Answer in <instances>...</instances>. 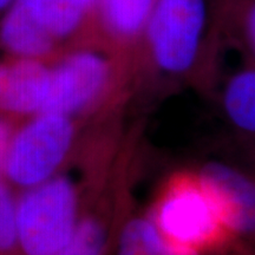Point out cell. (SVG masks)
I'll use <instances>...</instances> for the list:
<instances>
[{
  "label": "cell",
  "instance_id": "7c38bea8",
  "mask_svg": "<svg viewBox=\"0 0 255 255\" xmlns=\"http://www.w3.org/2000/svg\"><path fill=\"white\" fill-rule=\"evenodd\" d=\"M163 238L151 216L135 218L124 226L119 255H161Z\"/></svg>",
  "mask_w": 255,
  "mask_h": 255
},
{
  "label": "cell",
  "instance_id": "ac0fdd59",
  "mask_svg": "<svg viewBox=\"0 0 255 255\" xmlns=\"http://www.w3.org/2000/svg\"><path fill=\"white\" fill-rule=\"evenodd\" d=\"M13 2L14 0H0V21L5 17V14L7 13V11Z\"/></svg>",
  "mask_w": 255,
  "mask_h": 255
},
{
  "label": "cell",
  "instance_id": "4fadbf2b",
  "mask_svg": "<svg viewBox=\"0 0 255 255\" xmlns=\"http://www.w3.org/2000/svg\"><path fill=\"white\" fill-rule=\"evenodd\" d=\"M105 244L104 226L100 220L87 218L78 222L71 240L56 255H103Z\"/></svg>",
  "mask_w": 255,
  "mask_h": 255
},
{
  "label": "cell",
  "instance_id": "30bf717a",
  "mask_svg": "<svg viewBox=\"0 0 255 255\" xmlns=\"http://www.w3.org/2000/svg\"><path fill=\"white\" fill-rule=\"evenodd\" d=\"M214 89L227 123L245 142L255 141V63L240 58Z\"/></svg>",
  "mask_w": 255,
  "mask_h": 255
},
{
  "label": "cell",
  "instance_id": "8992f818",
  "mask_svg": "<svg viewBox=\"0 0 255 255\" xmlns=\"http://www.w3.org/2000/svg\"><path fill=\"white\" fill-rule=\"evenodd\" d=\"M73 139L72 117L56 113L31 116L23 127L15 129L2 176L24 189L45 182L65 161Z\"/></svg>",
  "mask_w": 255,
  "mask_h": 255
},
{
  "label": "cell",
  "instance_id": "2e32d148",
  "mask_svg": "<svg viewBox=\"0 0 255 255\" xmlns=\"http://www.w3.org/2000/svg\"><path fill=\"white\" fill-rule=\"evenodd\" d=\"M161 255H202L200 252L191 248L180 246V245L171 244L163 239V247H162Z\"/></svg>",
  "mask_w": 255,
  "mask_h": 255
},
{
  "label": "cell",
  "instance_id": "e0dca14e",
  "mask_svg": "<svg viewBox=\"0 0 255 255\" xmlns=\"http://www.w3.org/2000/svg\"><path fill=\"white\" fill-rule=\"evenodd\" d=\"M232 255H255V248L248 247V245H241L233 250Z\"/></svg>",
  "mask_w": 255,
  "mask_h": 255
},
{
  "label": "cell",
  "instance_id": "7a4b0ae2",
  "mask_svg": "<svg viewBox=\"0 0 255 255\" xmlns=\"http://www.w3.org/2000/svg\"><path fill=\"white\" fill-rule=\"evenodd\" d=\"M150 216L165 241L202 255L242 245L225 196L200 170L169 177Z\"/></svg>",
  "mask_w": 255,
  "mask_h": 255
},
{
  "label": "cell",
  "instance_id": "3957f363",
  "mask_svg": "<svg viewBox=\"0 0 255 255\" xmlns=\"http://www.w3.org/2000/svg\"><path fill=\"white\" fill-rule=\"evenodd\" d=\"M98 0H14L0 21V49L15 58L51 60L94 38Z\"/></svg>",
  "mask_w": 255,
  "mask_h": 255
},
{
  "label": "cell",
  "instance_id": "277c9868",
  "mask_svg": "<svg viewBox=\"0 0 255 255\" xmlns=\"http://www.w3.org/2000/svg\"><path fill=\"white\" fill-rule=\"evenodd\" d=\"M130 59L91 38L51 59L44 113L75 116L96 107L122 84Z\"/></svg>",
  "mask_w": 255,
  "mask_h": 255
},
{
  "label": "cell",
  "instance_id": "6da1fadb",
  "mask_svg": "<svg viewBox=\"0 0 255 255\" xmlns=\"http://www.w3.org/2000/svg\"><path fill=\"white\" fill-rule=\"evenodd\" d=\"M223 51L214 0H158L137 64L158 81L214 89Z\"/></svg>",
  "mask_w": 255,
  "mask_h": 255
},
{
  "label": "cell",
  "instance_id": "d6986e66",
  "mask_svg": "<svg viewBox=\"0 0 255 255\" xmlns=\"http://www.w3.org/2000/svg\"><path fill=\"white\" fill-rule=\"evenodd\" d=\"M246 144L250 146V157H251V163L252 167L255 168V141H250V142H245Z\"/></svg>",
  "mask_w": 255,
  "mask_h": 255
},
{
  "label": "cell",
  "instance_id": "8fae6325",
  "mask_svg": "<svg viewBox=\"0 0 255 255\" xmlns=\"http://www.w3.org/2000/svg\"><path fill=\"white\" fill-rule=\"evenodd\" d=\"M223 50L255 63V0H214Z\"/></svg>",
  "mask_w": 255,
  "mask_h": 255
},
{
  "label": "cell",
  "instance_id": "9a60e30c",
  "mask_svg": "<svg viewBox=\"0 0 255 255\" xmlns=\"http://www.w3.org/2000/svg\"><path fill=\"white\" fill-rule=\"evenodd\" d=\"M12 120H13L12 117L0 114V177L2 176L6 156H7L9 145L15 132Z\"/></svg>",
  "mask_w": 255,
  "mask_h": 255
},
{
  "label": "cell",
  "instance_id": "5bb4252c",
  "mask_svg": "<svg viewBox=\"0 0 255 255\" xmlns=\"http://www.w3.org/2000/svg\"><path fill=\"white\" fill-rule=\"evenodd\" d=\"M0 255H21L17 228V200L0 177Z\"/></svg>",
  "mask_w": 255,
  "mask_h": 255
},
{
  "label": "cell",
  "instance_id": "52a82bcc",
  "mask_svg": "<svg viewBox=\"0 0 255 255\" xmlns=\"http://www.w3.org/2000/svg\"><path fill=\"white\" fill-rule=\"evenodd\" d=\"M51 60L0 59V114L34 116L44 113L50 92Z\"/></svg>",
  "mask_w": 255,
  "mask_h": 255
},
{
  "label": "cell",
  "instance_id": "ba28073f",
  "mask_svg": "<svg viewBox=\"0 0 255 255\" xmlns=\"http://www.w3.org/2000/svg\"><path fill=\"white\" fill-rule=\"evenodd\" d=\"M158 0H98L94 38L137 64Z\"/></svg>",
  "mask_w": 255,
  "mask_h": 255
},
{
  "label": "cell",
  "instance_id": "5b68a950",
  "mask_svg": "<svg viewBox=\"0 0 255 255\" xmlns=\"http://www.w3.org/2000/svg\"><path fill=\"white\" fill-rule=\"evenodd\" d=\"M78 196L69 177L55 175L17 199L21 255H56L78 226Z\"/></svg>",
  "mask_w": 255,
  "mask_h": 255
},
{
  "label": "cell",
  "instance_id": "9c48e42d",
  "mask_svg": "<svg viewBox=\"0 0 255 255\" xmlns=\"http://www.w3.org/2000/svg\"><path fill=\"white\" fill-rule=\"evenodd\" d=\"M219 188L234 216L242 245L255 241V168L227 162H209L200 169Z\"/></svg>",
  "mask_w": 255,
  "mask_h": 255
}]
</instances>
